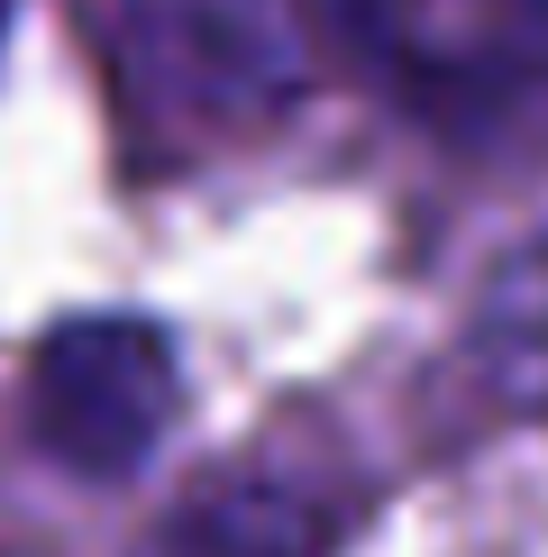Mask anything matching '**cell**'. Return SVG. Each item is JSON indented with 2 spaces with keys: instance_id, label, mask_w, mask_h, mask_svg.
<instances>
[{
  "instance_id": "cell-3",
  "label": "cell",
  "mask_w": 548,
  "mask_h": 557,
  "mask_svg": "<svg viewBox=\"0 0 548 557\" xmlns=\"http://www.w3.org/2000/svg\"><path fill=\"white\" fill-rule=\"evenodd\" d=\"M183 403L174 347L147 320H64L28 366V430L74 475H128Z\"/></svg>"
},
{
  "instance_id": "cell-4",
  "label": "cell",
  "mask_w": 548,
  "mask_h": 557,
  "mask_svg": "<svg viewBox=\"0 0 548 557\" xmlns=\"http://www.w3.org/2000/svg\"><path fill=\"white\" fill-rule=\"evenodd\" d=\"M320 548H329V503L311 484L228 475V484H201L192 503H174L137 557H320Z\"/></svg>"
},
{
  "instance_id": "cell-5",
  "label": "cell",
  "mask_w": 548,
  "mask_h": 557,
  "mask_svg": "<svg viewBox=\"0 0 548 557\" xmlns=\"http://www.w3.org/2000/svg\"><path fill=\"white\" fill-rule=\"evenodd\" d=\"M466 357L512 411H548V238H521L485 274L466 320Z\"/></svg>"
},
{
  "instance_id": "cell-2",
  "label": "cell",
  "mask_w": 548,
  "mask_h": 557,
  "mask_svg": "<svg viewBox=\"0 0 548 557\" xmlns=\"http://www.w3.org/2000/svg\"><path fill=\"white\" fill-rule=\"evenodd\" d=\"M357 55L439 120H502L548 91V0H329Z\"/></svg>"
},
{
  "instance_id": "cell-1",
  "label": "cell",
  "mask_w": 548,
  "mask_h": 557,
  "mask_svg": "<svg viewBox=\"0 0 548 557\" xmlns=\"http://www.w3.org/2000/svg\"><path fill=\"white\" fill-rule=\"evenodd\" d=\"M110 55L165 128L247 137L320 83L311 0H110Z\"/></svg>"
},
{
  "instance_id": "cell-6",
  "label": "cell",
  "mask_w": 548,
  "mask_h": 557,
  "mask_svg": "<svg viewBox=\"0 0 548 557\" xmlns=\"http://www.w3.org/2000/svg\"><path fill=\"white\" fill-rule=\"evenodd\" d=\"M0 28H10V0H0Z\"/></svg>"
}]
</instances>
